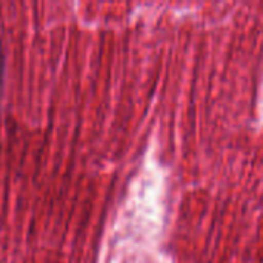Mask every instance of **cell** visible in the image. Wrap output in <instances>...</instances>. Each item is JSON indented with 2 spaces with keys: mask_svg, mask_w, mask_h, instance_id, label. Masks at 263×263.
I'll return each mask as SVG.
<instances>
[{
  "mask_svg": "<svg viewBox=\"0 0 263 263\" xmlns=\"http://www.w3.org/2000/svg\"><path fill=\"white\" fill-rule=\"evenodd\" d=\"M0 76H2V52H0Z\"/></svg>",
  "mask_w": 263,
  "mask_h": 263,
  "instance_id": "1",
  "label": "cell"
}]
</instances>
